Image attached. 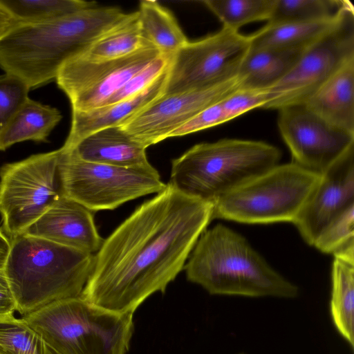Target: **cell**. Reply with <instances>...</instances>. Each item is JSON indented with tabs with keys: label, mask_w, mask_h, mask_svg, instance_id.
<instances>
[{
	"label": "cell",
	"mask_w": 354,
	"mask_h": 354,
	"mask_svg": "<svg viewBox=\"0 0 354 354\" xmlns=\"http://www.w3.org/2000/svg\"><path fill=\"white\" fill-rule=\"evenodd\" d=\"M212 211V203L167 183L103 241L81 297L112 312L133 313L184 269Z\"/></svg>",
	"instance_id": "obj_1"
},
{
	"label": "cell",
	"mask_w": 354,
	"mask_h": 354,
	"mask_svg": "<svg viewBox=\"0 0 354 354\" xmlns=\"http://www.w3.org/2000/svg\"><path fill=\"white\" fill-rule=\"evenodd\" d=\"M125 14L117 7L95 6L52 20L13 23L0 35V68L30 89L41 86Z\"/></svg>",
	"instance_id": "obj_2"
},
{
	"label": "cell",
	"mask_w": 354,
	"mask_h": 354,
	"mask_svg": "<svg viewBox=\"0 0 354 354\" xmlns=\"http://www.w3.org/2000/svg\"><path fill=\"white\" fill-rule=\"evenodd\" d=\"M184 270L211 295L293 299L299 288L274 270L247 239L217 224L198 238Z\"/></svg>",
	"instance_id": "obj_3"
},
{
	"label": "cell",
	"mask_w": 354,
	"mask_h": 354,
	"mask_svg": "<svg viewBox=\"0 0 354 354\" xmlns=\"http://www.w3.org/2000/svg\"><path fill=\"white\" fill-rule=\"evenodd\" d=\"M10 242L5 271L21 315L81 297L95 254L26 234Z\"/></svg>",
	"instance_id": "obj_4"
},
{
	"label": "cell",
	"mask_w": 354,
	"mask_h": 354,
	"mask_svg": "<svg viewBox=\"0 0 354 354\" xmlns=\"http://www.w3.org/2000/svg\"><path fill=\"white\" fill-rule=\"evenodd\" d=\"M281 152L262 141L222 139L197 144L172 160L169 184L213 204L218 198L277 165Z\"/></svg>",
	"instance_id": "obj_5"
},
{
	"label": "cell",
	"mask_w": 354,
	"mask_h": 354,
	"mask_svg": "<svg viewBox=\"0 0 354 354\" xmlns=\"http://www.w3.org/2000/svg\"><path fill=\"white\" fill-rule=\"evenodd\" d=\"M133 313H118L82 297L53 301L22 318L59 354H127Z\"/></svg>",
	"instance_id": "obj_6"
},
{
	"label": "cell",
	"mask_w": 354,
	"mask_h": 354,
	"mask_svg": "<svg viewBox=\"0 0 354 354\" xmlns=\"http://www.w3.org/2000/svg\"><path fill=\"white\" fill-rule=\"evenodd\" d=\"M319 178L293 162L278 164L214 201L212 219L293 223Z\"/></svg>",
	"instance_id": "obj_7"
},
{
	"label": "cell",
	"mask_w": 354,
	"mask_h": 354,
	"mask_svg": "<svg viewBox=\"0 0 354 354\" xmlns=\"http://www.w3.org/2000/svg\"><path fill=\"white\" fill-rule=\"evenodd\" d=\"M59 149L58 174L62 194L92 212L114 209L129 201L163 191L158 171L81 160Z\"/></svg>",
	"instance_id": "obj_8"
},
{
	"label": "cell",
	"mask_w": 354,
	"mask_h": 354,
	"mask_svg": "<svg viewBox=\"0 0 354 354\" xmlns=\"http://www.w3.org/2000/svg\"><path fill=\"white\" fill-rule=\"evenodd\" d=\"M59 156L57 149L1 167V230L10 239L23 234L63 195Z\"/></svg>",
	"instance_id": "obj_9"
},
{
	"label": "cell",
	"mask_w": 354,
	"mask_h": 354,
	"mask_svg": "<svg viewBox=\"0 0 354 354\" xmlns=\"http://www.w3.org/2000/svg\"><path fill=\"white\" fill-rule=\"evenodd\" d=\"M354 57V9L350 3L335 26L305 50L289 73L267 89L262 109L304 104L345 62Z\"/></svg>",
	"instance_id": "obj_10"
},
{
	"label": "cell",
	"mask_w": 354,
	"mask_h": 354,
	"mask_svg": "<svg viewBox=\"0 0 354 354\" xmlns=\"http://www.w3.org/2000/svg\"><path fill=\"white\" fill-rule=\"evenodd\" d=\"M250 49V35L223 27L187 41L174 55L163 95L209 86L238 75Z\"/></svg>",
	"instance_id": "obj_11"
},
{
	"label": "cell",
	"mask_w": 354,
	"mask_h": 354,
	"mask_svg": "<svg viewBox=\"0 0 354 354\" xmlns=\"http://www.w3.org/2000/svg\"><path fill=\"white\" fill-rule=\"evenodd\" d=\"M160 54L151 46L112 60L92 61L77 56L63 65L55 80L68 97L72 111H86L103 106L133 75Z\"/></svg>",
	"instance_id": "obj_12"
},
{
	"label": "cell",
	"mask_w": 354,
	"mask_h": 354,
	"mask_svg": "<svg viewBox=\"0 0 354 354\" xmlns=\"http://www.w3.org/2000/svg\"><path fill=\"white\" fill-rule=\"evenodd\" d=\"M277 125L293 162L322 174L354 147V133L337 128L304 104L279 110Z\"/></svg>",
	"instance_id": "obj_13"
},
{
	"label": "cell",
	"mask_w": 354,
	"mask_h": 354,
	"mask_svg": "<svg viewBox=\"0 0 354 354\" xmlns=\"http://www.w3.org/2000/svg\"><path fill=\"white\" fill-rule=\"evenodd\" d=\"M239 75L218 84L162 95L118 126L145 147L167 138L211 105L239 89Z\"/></svg>",
	"instance_id": "obj_14"
},
{
	"label": "cell",
	"mask_w": 354,
	"mask_h": 354,
	"mask_svg": "<svg viewBox=\"0 0 354 354\" xmlns=\"http://www.w3.org/2000/svg\"><path fill=\"white\" fill-rule=\"evenodd\" d=\"M354 205V147L320 174V178L292 223L313 246L326 227Z\"/></svg>",
	"instance_id": "obj_15"
},
{
	"label": "cell",
	"mask_w": 354,
	"mask_h": 354,
	"mask_svg": "<svg viewBox=\"0 0 354 354\" xmlns=\"http://www.w3.org/2000/svg\"><path fill=\"white\" fill-rule=\"evenodd\" d=\"M23 234L92 254L104 241L95 226L93 212L64 195Z\"/></svg>",
	"instance_id": "obj_16"
},
{
	"label": "cell",
	"mask_w": 354,
	"mask_h": 354,
	"mask_svg": "<svg viewBox=\"0 0 354 354\" xmlns=\"http://www.w3.org/2000/svg\"><path fill=\"white\" fill-rule=\"evenodd\" d=\"M147 148L131 138L118 126L101 129L80 140L69 152L78 158L121 167L153 169Z\"/></svg>",
	"instance_id": "obj_17"
},
{
	"label": "cell",
	"mask_w": 354,
	"mask_h": 354,
	"mask_svg": "<svg viewBox=\"0 0 354 354\" xmlns=\"http://www.w3.org/2000/svg\"><path fill=\"white\" fill-rule=\"evenodd\" d=\"M168 71L147 89L131 99L86 111H72L71 129L60 149L62 151L69 150L93 133L121 125L159 98L164 94Z\"/></svg>",
	"instance_id": "obj_18"
},
{
	"label": "cell",
	"mask_w": 354,
	"mask_h": 354,
	"mask_svg": "<svg viewBox=\"0 0 354 354\" xmlns=\"http://www.w3.org/2000/svg\"><path fill=\"white\" fill-rule=\"evenodd\" d=\"M304 104L328 124L354 133V57L345 62Z\"/></svg>",
	"instance_id": "obj_19"
},
{
	"label": "cell",
	"mask_w": 354,
	"mask_h": 354,
	"mask_svg": "<svg viewBox=\"0 0 354 354\" xmlns=\"http://www.w3.org/2000/svg\"><path fill=\"white\" fill-rule=\"evenodd\" d=\"M315 21H292L265 25L250 35V50H279L304 51L332 28L340 17Z\"/></svg>",
	"instance_id": "obj_20"
},
{
	"label": "cell",
	"mask_w": 354,
	"mask_h": 354,
	"mask_svg": "<svg viewBox=\"0 0 354 354\" xmlns=\"http://www.w3.org/2000/svg\"><path fill=\"white\" fill-rule=\"evenodd\" d=\"M62 118L55 107L28 98L0 132V151L26 140L48 142Z\"/></svg>",
	"instance_id": "obj_21"
},
{
	"label": "cell",
	"mask_w": 354,
	"mask_h": 354,
	"mask_svg": "<svg viewBox=\"0 0 354 354\" xmlns=\"http://www.w3.org/2000/svg\"><path fill=\"white\" fill-rule=\"evenodd\" d=\"M304 51L257 50H250L243 60L238 75L240 88L268 89L294 67Z\"/></svg>",
	"instance_id": "obj_22"
},
{
	"label": "cell",
	"mask_w": 354,
	"mask_h": 354,
	"mask_svg": "<svg viewBox=\"0 0 354 354\" xmlns=\"http://www.w3.org/2000/svg\"><path fill=\"white\" fill-rule=\"evenodd\" d=\"M151 46L142 36L138 12L136 11L126 13L78 56L92 61L112 60Z\"/></svg>",
	"instance_id": "obj_23"
},
{
	"label": "cell",
	"mask_w": 354,
	"mask_h": 354,
	"mask_svg": "<svg viewBox=\"0 0 354 354\" xmlns=\"http://www.w3.org/2000/svg\"><path fill=\"white\" fill-rule=\"evenodd\" d=\"M138 12L144 39L161 54L174 55L188 41L173 14L158 1H141Z\"/></svg>",
	"instance_id": "obj_24"
},
{
	"label": "cell",
	"mask_w": 354,
	"mask_h": 354,
	"mask_svg": "<svg viewBox=\"0 0 354 354\" xmlns=\"http://www.w3.org/2000/svg\"><path fill=\"white\" fill-rule=\"evenodd\" d=\"M330 312L338 333L354 348V263L334 258Z\"/></svg>",
	"instance_id": "obj_25"
},
{
	"label": "cell",
	"mask_w": 354,
	"mask_h": 354,
	"mask_svg": "<svg viewBox=\"0 0 354 354\" xmlns=\"http://www.w3.org/2000/svg\"><path fill=\"white\" fill-rule=\"evenodd\" d=\"M14 23H32L60 18L97 6L82 0H0Z\"/></svg>",
	"instance_id": "obj_26"
},
{
	"label": "cell",
	"mask_w": 354,
	"mask_h": 354,
	"mask_svg": "<svg viewBox=\"0 0 354 354\" xmlns=\"http://www.w3.org/2000/svg\"><path fill=\"white\" fill-rule=\"evenodd\" d=\"M348 2L341 0H276L266 25L333 19Z\"/></svg>",
	"instance_id": "obj_27"
},
{
	"label": "cell",
	"mask_w": 354,
	"mask_h": 354,
	"mask_svg": "<svg viewBox=\"0 0 354 354\" xmlns=\"http://www.w3.org/2000/svg\"><path fill=\"white\" fill-rule=\"evenodd\" d=\"M203 3L223 23V26L239 31L248 24L268 21L276 0H205Z\"/></svg>",
	"instance_id": "obj_28"
},
{
	"label": "cell",
	"mask_w": 354,
	"mask_h": 354,
	"mask_svg": "<svg viewBox=\"0 0 354 354\" xmlns=\"http://www.w3.org/2000/svg\"><path fill=\"white\" fill-rule=\"evenodd\" d=\"M0 354H59L23 318H0Z\"/></svg>",
	"instance_id": "obj_29"
},
{
	"label": "cell",
	"mask_w": 354,
	"mask_h": 354,
	"mask_svg": "<svg viewBox=\"0 0 354 354\" xmlns=\"http://www.w3.org/2000/svg\"><path fill=\"white\" fill-rule=\"evenodd\" d=\"M313 246L334 258L354 263V205L335 218Z\"/></svg>",
	"instance_id": "obj_30"
},
{
	"label": "cell",
	"mask_w": 354,
	"mask_h": 354,
	"mask_svg": "<svg viewBox=\"0 0 354 354\" xmlns=\"http://www.w3.org/2000/svg\"><path fill=\"white\" fill-rule=\"evenodd\" d=\"M172 57L173 55H158L133 75L103 106L127 100L144 91L169 69Z\"/></svg>",
	"instance_id": "obj_31"
},
{
	"label": "cell",
	"mask_w": 354,
	"mask_h": 354,
	"mask_svg": "<svg viewBox=\"0 0 354 354\" xmlns=\"http://www.w3.org/2000/svg\"><path fill=\"white\" fill-rule=\"evenodd\" d=\"M30 90L19 78L6 73L0 75V132L29 97Z\"/></svg>",
	"instance_id": "obj_32"
},
{
	"label": "cell",
	"mask_w": 354,
	"mask_h": 354,
	"mask_svg": "<svg viewBox=\"0 0 354 354\" xmlns=\"http://www.w3.org/2000/svg\"><path fill=\"white\" fill-rule=\"evenodd\" d=\"M268 102L267 89L239 88L221 101L227 122Z\"/></svg>",
	"instance_id": "obj_33"
},
{
	"label": "cell",
	"mask_w": 354,
	"mask_h": 354,
	"mask_svg": "<svg viewBox=\"0 0 354 354\" xmlns=\"http://www.w3.org/2000/svg\"><path fill=\"white\" fill-rule=\"evenodd\" d=\"M221 101L206 108L192 120L178 127L169 138L185 136L227 122Z\"/></svg>",
	"instance_id": "obj_34"
},
{
	"label": "cell",
	"mask_w": 354,
	"mask_h": 354,
	"mask_svg": "<svg viewBox=\"0 0 354 354\" xmlns=\"http://www.w3.org/2000/svg\"><path fill=\"white\" fill-rule=\"evenodd\" d=\"M15 310H17V302L5 268H0V318L13 315Z\"/></svg>",
	"instance_id": "obj_35"
},
{
	"label": "cell",
	"mask_w": 354,
	"mask_h": 354,
	"mask_svg": "<svg viewBox=\"0 0 354 354\" xmlns=\"http://www.w3.org/2000/svg\"><path fill=\"white\" fill-rule=\"evenodd\" d=\"M11 248L10 239L0 229V268H5Z\"/></svg>",
	"instance_id": "obj_36"
}]
</instances>
